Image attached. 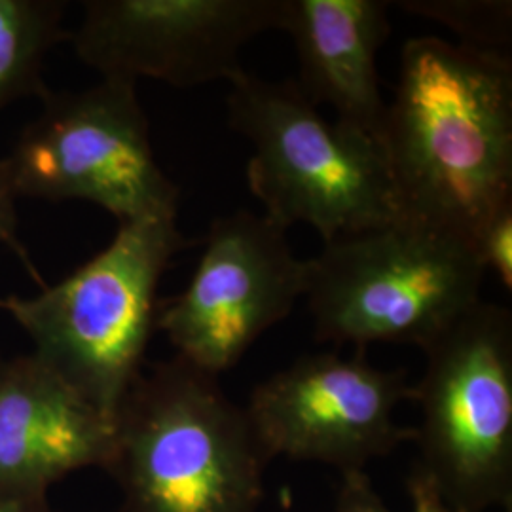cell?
<instances>
[{
  "label": "cell",
  "instance_id": "cell-19",
  "mask_svg": "<svg viewBox=\"0 0 512 512\" xmlns=\"http://www.w3.org/2000/svg\"><path fill=\"white\" fill-rule=\"evenodd\" d=\"M0 512H50V509H18V507H0Z\"/></svg>",
  "mask_w": 512,
  "mask_h": 512
},
{
  "label": "cell",
  "instance_id": "cell-14",
  "mask_svg": "<svg viewBox=\"0 0 512 512\" xmlns=\"http://www.w3.org/2000/svg\"><path fill=\"white\" fill-rule=\"evenodd\" d=\"M412 16L431 19L458 35L461 46L503 52L511 46L509 0H399L391 2Z\"/></svg>",
  "mask_w": 512,
  "mask_h": 512
},
{
  "label": "cell",
  "instance_id": "cell-4",
  "mask_svg": "<svg viewBox=\"0 0 512 512\" xmlns=\"http://www.w3.org/2000/svg\"><path fill=\"white\" fill-rule=\"evenodd\" d=\"M308 264L315 336L357 351L429 348L482 300L486 275L469 239L404 217L325 241Z\"/></svg>",
  "mask_w": 512,
  "mask_h": 512
},
{
  "label": "cell",
  "instance_id": "cell-2",
  "mask_svg": "<svg viewBox=\"0 0 512 512\" xmlns=\"http://www.w3.org/2000/svg\"><path fill=\"white\" fill-rule=\"evenodd\" d=\"M266 463L219 376L175 355L131 387L109 471L124 512H258Z\"/></svg>",
  "mask_w": 512,
  "mask_h": 512
},
{
  "label": "cell",
  "instance_id": "cell-12",
  "mask_svg": "<svg viewBox=\"0 0 512 512\" xmlns=\"http://www.w3.org/2000/svg\"><path fill=\"white\" fill-rule=\"evenodd\" d=\"M387 0H283L281 31L293 38L298 88L315 107L382 145L387 101L378 52L391 33Z\"/></svg>",
  "mask_w": 512,
  "mask_h": 512
},
{
  "label": "cell",
  "instance_id": "cell-10",
  "mask_svg": "<svg viewBox=\"0 0 512 512\" xmlns=\"http://www.w3.org/2000/svg\"><path fill=\"white\" fill-rule=\"evenodd\" d=\"M281 21L283 0H88L74 52L103 78L196 88L238 78L241 50Z\"/></svg>",
  "mask_w": 512,
  "mask_h": 512
},
{
  "label": "cell",
  "instance_id": "cell-6",
  "mask_svg": "<svg viewBox=\"0 0 512 512\" xmlns=\"http://www.w3.org/2000/svg\"><path fill=\"white\" fill-rule=\"evenodd\" d=\"M425 353L421 475L454 509L484 512L512 497V317L480 300Z\"/></svg>",
  "mask_w": 512,
  "mask_h": 512
},
{
  "label": "cell",
  "instance_id": "cell-7",
  "mask_svg": "<svg viewBox=\"0 0 512 512\" xmlns=\"http://www.w3.org/2000/svg\"><path fill=\"white\" fill-rule=\"evenodd\" d=\"M4 162L16 196L90 202L120 224L177 219L179 186L156 160L135 82L48 93Z\"/></svg>",
  "mask_w": 512,
  "mask_h": 512
},
{
  "label": "cell",
  "instance_id": "cell-5",
  "mask_svg": "<svg viewBox=\"0 0 512 512\" xmlns=\"http://www.w3.org/2000/svg\"><path fill=\"white\" fill-rule=\"evenodd\" d=\"M230 84L228 124L253 145L247 183L266 217L323 243L403 219L378 141L323 118L293 80L243 71Z\"/></svg>",
  "mask_w": 512,
  "mask_h": 512
},
{
  "label": "cell",
  "instance_id": "cell-16",
  "mask_svg": "<svg viewBox=\"0 0 512 512\" xmlns=\"http://www.w3.org/2000/svg\"><path fill=\"white\" fill-rule=\"evenodd\" d=\"M340 476L334 512H393L366 471H351Z\"/></svg>",
  "mask_w": 512,
  "mask_h": 512
},
{
  "label": "cell",
  "instance_id": "cell-9",
  "mask_svg": "<svg viewBox=\"0 0 512 512\" xmlns=\"http://www.w3.org/2000/svg\"><path fill=\"white\" fill-rule=\"evenodd\" d=\"M412 399L403 370L370 365L365 351L317 353L256 385L243 408L266 461H311L342 475L366 471L414 439V429L397 421L401 404Z\"/></svg>",
  "mask_w": 512,
  "mask_h": 512
},
{
  "label": "cell",
  "instance_id": "cell-17",
  "mask_svg": "<svg viewBox=\"0 0 512 512\" xmlns=\"http://www.w3.org/2000/svg\"><path fill=\"white\" fill-rule=\"evenodd\" d=\"M16 192L10 181V173H8V165L4 160H0V243H4L14 255L18 256L23 262V266L29 270V274L33 275L40 283V275H38L31 256L25 251V247L21 245L18 238V213H16ZM42 285V283H40Z\"/></svg>",
  "mask_w": 512,
  "mask_h": 512
},
{
  "label": "cell",
  "instance_id": "cell-1",
  "mask_svg": "<svg viewBox=\"0 0 512 512\" xmlns=\"http://www.w3.org/2000/svg\"><path fill=\"white\" fill-rule=\"evenodd\" d=\"M382 148L404 219L478 232L512 207V61L439 37L404 42Z\"/></svg>",
  "mask_w": 512,
  "mask_h": 512
},
{
  "label": "cell",
  "instance_id": "cell-8",
  "mask_svg": "<svg viewBox=\"0 0 512 512\" xmlns=\"http://www.w3.org/2000/svg\"><path fill=\"white\" fill-rule=\"evenodd\" d=\"M308 275L310 264L294 255L287 228L239 209L211 222L190 283L160 300L156 329L177 357L220 376L293 311Z\"/></svg>",
  "mask_w": 512,
  "mask_h": 512
},
{
  "label": "cell",
  "instance_id": "cell-15",
  "mask_svg": "<svg viewBox=\"0 0 512 512\" xmlns=\"http://www.w3.org/2000/svg\"><path fill=\"white\" fill-rule=\"evenodd\" d=\"M475 251L486 274H492L499 283L512 289V207L499 211L475 239Z\"/></svg>",
  "mask_w": 512,
  "mask_h": 512
},
{
  "label": "cell",
  "instance_id": "cell-3",
  "mask_svg": "<svg viewBox=\"0 0 512 512\" xmlns=\"http://www.w3.org/2000/svg\"><path fill=\"white\" fill-rule=\"evenodd\" d=\"M188 245L177 219L124 222L74 274L31 298H0V310L29 334L38 361L116 423L143 374L160 281Z\"/></svg>",
  "mask_w": 512,
  "mask_h": 512
},
{
  "label": "cell",
  "instance_id": "cell-11",
  "mask_svg": "<svg viewBox=\"0 0 512 512\" xmlns=\"http://www.w3.org/2000/svg\"><path fill=\"white\" fill-rule=\"evenodd\" d=\"M114 452L116 423L33 353L0 359V507L46 509L54 484Z\"/></svg>",
  "mask_w": 512,
  "mask_h": 512
},
{
  "label": "cell",
  "instance_id": "cell-18",
  "mask_svg": "<svg viewBox=\"0 0 512 512\" xmlns=\"http://www.w3.org/2000/svg\"><path fill=\"white\" fill-rule=\"evenodd\" d=\"M408 494L414 512H463L450 507L420 471L408 480Z\"/></svg>",
  "mask_w": 512,
  "mask_h": 512
},
{
  "label": "cell",
  "instance_id": "cell-13",
  "mask_svg": "<svg viewBox=\"0 0 512 512\" xmlns=\"http://www.w3.org/2000/svg\"><path fill=\"white\" fill-rule=\"evenodd\" d=\"M65 4L0 0V109L27 95L46 97L42 65L63 33Z\"/></svg>",
  "mask_w": 512,
  "mask_h": 512
}]
</instances>
